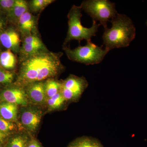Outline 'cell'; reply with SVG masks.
Instances as JSON below:
<instances>
[{"label":"cell","mask_w":147,"mask_h":147,"mask_svg":"<svg viewBox=\"0 0 147 147\" xmlns=\"http://www.w3.org/2000/svg\"><path fill=\"white\" fill-rule=\"evenodd\" d=\"M61 82L51 78L45 82V94L47 98L53 97L61 91Z\"/></svg>","instance_id":"ac0fdd59"},{"label":"cell","mask_w":147,"mask_h":147,"mask_svg":"<svg viewBox=\"0 0 147 147\" xmlns=\"http://www.w3.org/2000/svg\"><path fill=\"white\" fill-rule=\"evenodd\" d=\"M37 20L35 16L28 11L21 16L16 26L22 38L29 35L38 34Z\"/></svg>","instance_id":"7c38bea8"},{"label":"cell","mask_w":147,"mask_h":147,"mask_svg":"<svg viewBox=\"0 0 147 147\" xmlns=\"http://www.w3.org/2000/svg\"><path fill=\"white\" fill-rule=\"evenodd\" d=\"M31 138L26 134H19L11 137L5 147H28Z\"/></svg>","instance_id":"2e32d148"},{"label":"cell","mask_w":147,"mask_h":147,"mask_svg":"<svg viewBox=\"0 0 147 147\" xmlns=\"http://www.w3.org/2000/svg\"><path fill=\"white\" fill-rule=\"evenodd\" d=\"M18 105L6 102H0V117L11 122L17 120Z\"/></svg>","instance_id":"5bb4252c"},{"label":"cell","mask_w":147,"mask_h":147,"mask_svg":"<svg viewBox=\"0 0 147 147\" xmlns=\"http://www.w3.org/2000/svg\"><path fill=\"white\" fill-rule=\"evenodd\" d=\"M9 135V134L8 133L0 131V142H3Z\"/></svg>","instance_id":"484cf974"},{"label":"cell","mask_w":147,"mask_h":147,"mask_svg":"<svg viewBox=\"0 0 147 147\" xmlns=\"http://www.w3.org/2000/svg\"><path fill=\"white\" fill-rule=\"evenodd\" d=\"M42 117L41 110L34 107H28L24 109L21 113V123L27 130L34 132L39 126Z\"/></svg>","instance_id":"9c48e42d"},{"label":"cell","mask_w":147,"mask_h":147,"mask_svg":"<svg viewBox=\"0 0 147 147\" xmlns=\"http://www.w3.org/2000/svg\"><path fill=\"white\" fill-rule=\"evenodd\" d=\"M110 22L112 27L104 28L102 36L105 48L110 51L128 46L135 36V28L131 19L125 14L118 13Z\"/></svg>","instance_id":"7a4b0ae2"},{"label":"cell","mask_w":147,"mask_h":147,"mask_svg":"<svg viewBox=\"0 0 147 147\" xmlns=\"http://www.w3.org/2000/svg\"><path fill=\"white\" fill-rule=\"evenodd\" d=\"M0 12V34L4 30L5 22Z\"/></svg>","instance_id":"d4e9b609"},{"label":"cell","mask_w":147,"mask_h":147,"mask_svg":"<svg viewBox=\"0 0 147 147\" xmlns=\"http://www.w3.org/2000/svg\"><path fill=\"white\" fill-rule=\"evenodd\" d=\"M17 126L13 122L7 121L0 117V131L6 133L17 130Z\"/></svg>","instance_id":"7402d4cb"},{"label":"cell","mask_w":147,"mask_h":147,"mask_svg":"<svg viewBox=\"0 0 147 147\" xmlns=\"http://www.w3.org/2000/svg\"><path fill=\"white\" fill-rule=\"evenodd\" d=\"M61 82L60 91L66 101L78 100L88 85L84 77L71 74Z\"/></svg>","instance_id":"8992f818"},{"label":"cell","mask_w":147,"mask_h":147,"mask_svg":"<svg viewBox=\"0 0 147 147\" xmlns=\"http://www.w3.org/2000/svg\"><path fill=\"white\" fill-rule=\"evenodd\" d=\"M62 53L42 52L20 61L16 85L24 87L34 82H43L63 70Z\"/></svg>","instance_id":"6da1fadb"},{"label":"cell","mask_w":147,"mask_h":147,"mask_svg":"<svg viewBox=\"0 0 147 147\" xmlns=\"http://www.w3.org/2000/svg\"><path fill=\"white\" fill-rule=\"evenodd\" d=\"M68 147H103L100 142L92 137H83L74 141Z\"/></svg>","instance_id":"e0dca14e"},{"label":"cell","mask_w":147,"mask_h":147,"mask_svg":"<svg viewBox=\"0 0 147 147\" xmlns=\"http://www.w3.org/2000/svg\"><path fill=\"white\" fill-rule=\"evenodd\" d=\"M17 59L11 50H7L0 54V66L6 70L15 68Z\"/></svg>","instance_id":"9a60e30c"},{"label":"cell","mask_w":147,"mask_h":147,"mask_svg":"<svg viewBox=\"0 0 147 147\" xmlns=\"http://www.w3.org/2000/svg\"><path fill=\"white\" fill-rule=\"evenodd\" d=\"M21 38L18 30L9 28L4 30L0 34V42L7 50L19 53L21 48Z\"/></svg>","instance_id":"8fae6325"},{"label":"cell","mask_w":147,"mask_h":147,"mask_svg":"<svg viewBox=\"0 0 147 147\" xmlns=\"http://www.w3.org/2000/svg\"><path fill=\"white\" fill-rule=\"evenodd\" d=\"M15 74L13 71L6 70L0 66V84H9L13 82Z\"/></svg>","instance_id":"44dd1931"},{"label":"cell","mask_w":147,"mask_h":147,"mask_svg":"<svg viewBox=\"0 0 147 147\" xmlns=\"http://www.w3.org/2000/svg\"><path fill=\"white\" fill-rule=\"evenodd\" d=\"M16 0H0V12L7 15L13 8Z\"/></svg>","instance_id":"603a6c76"},{"label":"cell","mask_w":147,"mask_h":147,"mask_svg":"<svg viewBox=\"0 0 147 147\" xmlns=\"http://www.w3.org/2000/svg\"><path fill=\"white\" fill-rule=\"evenodd\" d=\"M0 147H5L4 146H3L2 144H1V143H0Z\"/></svg>","instance_id":"4316f807"},{"label":"cell","mask_w":147,"mask_h":147,"mask_svg":"<svg viewBox=\"0 0 147 147\" xmlns=\"http://www.w3.org/2000/svg\"><path fill=\"white\" fill-rule=\"evenodd\" d=\"M91 42H87L86 45L79 46L74 49L64 46L63 50L69 60L86 65L97 64L102 61L109 51L103 49Z\"/></svg>","instance_id":"277c9868"},{"label":"cell","mask_w":147,"mask_h":147,"mask_svg":"<svg viewBox=\"0 0 147 147\" xmlns=\"http://www.w3.org/2000/svg\"><path fill=\"white\" fill-rule=\"evenodd\" d=\"M29 11L28 3L24 0H16L13 8L7 15L9 21L17 25L18 20L25 12Z\"/></svg>","instance_id":"4fadbf2b"},{"label":"cell","mask_w":147,"mask_h":147,"mask_svg":"<svg viewBox=\"0 0 147 147\" xmlns=\"http://www.w3.org/2000/svg\"><path fill=\"white\" fill-rule=\"evenodd\" d=\"M0 102H8L25 107L28 105V100L24 88L15 84L6 88L0 92Z\"/></svg>","instance_id":"ba28073f"},{"label":"cell","mask_w":147,"mask_h":147,"mask_svg":"<svg viewBox=\"0 0 147 147\" xmlns=\"http://www.w3.org/2000/svg\"><path fill=\"white\" fill-rule=\"evenodd\" d=\"M28 147H42L40 143L34 138H31Z\"/></svg>","instance_id":"cb8c5ba5"},{"label":"cell","mask_w":147,"mask_h":147,"mask_svg":"<svg viewBox=\"0 0 147 147\" xmlns=\"http://www.w3.org/2000/svg\"><path fill=\"white\" fill-rule=\"evenodd\" d=\"M66 101L61 91L55 96L47 99V103L48 110H57L65 103Z\"/></svg>","instance_id":"d6986e66"},{"label":"cell","mask_w":147,"mask_h":147,"mask_svg":"<svg viewBox=\"0 0 147 147\" xmlns=\"http://www.w3.org/2000/svg\"><path fill=\"white\" fill-rule=\"evenodd\" d=\"M1 53H0V54H1Z\"/></svg>","instance_id":"83f0119b"},{"label":"cell","mask_w":147,"mask_h":147,"mask_svg":"<svg viewBox=\"0 0 147 147\" xmlns=\"http://www.w3.org/2000/svg\"><path fill=\"white\" fill-rule=\"evenodd\" d=\"M48 51L39 36L30 35L23 38L19 51L20 61L42 52Z\"/></svg>","instance_id":"52a82bcc"},{"label":"cell","mask_w":147,"mask_h":147,"mask_svg":"<svg viewBox=\"0 0 147 147\" xmlns=\"http://www.w3.org/2000/svg\"><path fill=\"white\" fill-rule=\"evenodd\" d=\"M80 6L82 10L90 16L93 21H99L104 28H107V23L115 18L118 12L115 4L108 0H86L83 1Z\"/></svg>","instance_id":"5b68a950"},{"label":"cell","mask_w":147,"mask_h":147,"mask_svg":"<svg viewBox=\"0 0 147 147\" xmlns=\"http://www.w3.org/2000/svg\"><path fill=\"white\" fill-rule=\"evenodd\" d=\"M28 100L35 105H40L47 99L45 89V82H34L24 87Z\"/></svg>","instance_id":"30bf717a"},{"label":"cell","mask_w":147,"mask_h":147,"mask_svg":"<svg viewBox=\"0 0 147 147\" xmlns=\"http://www.w3.org/2000/svg\"><path fill=\"white\" fill-rule=\"evenodd\" d=\"M82 8L80 6L73 5L67 15L68 29L67 35L64 42L63 47L72 40H76L79 42L86 40L87 42L91 41L92 38L96 34L100 26L96 21H93L92 27L86 28L82 26L81 18L82 16Z\"/></svg>","instance_id":"3957f363"},{"label":"cell","mask_w":147,"mask_h":147,"mask_svg":"<svg viewBox=\"0 0 147 147\" xmlns=\"http://www.w3.org/2000/svg\"><path fill=\"white\" fill-rule=\"evenodd\" d=\"M55 1L54 0H32L28 4L29 10L34 13L41 12Z\"/></svg>","instance_id":"ffe728a7"}]
</instances>
